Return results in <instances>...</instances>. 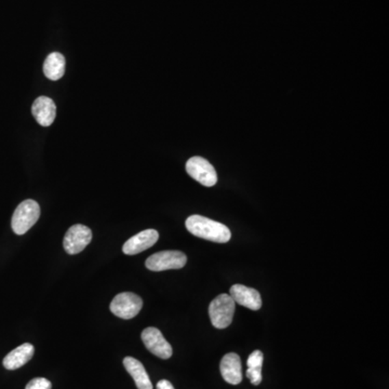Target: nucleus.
Returning a JSON list of instances; mask_svg holds the SVG:
<instances>
[{
    "label": "nucleus",
    "instance_id": "1a4fd4ad",
    "mask_svg": "<svg viewBox=\"0 0 389 389\" xmlns=\"http://www.w3.org/2000/svg\"><path fill=\"white\" fill-rule=\"evenodd\" d=\"M159 234L155 229H146L131 237L123 244V251L127 255H136L151 248L158 241Z\"/></svg>",
    "mask_w": 389,
    "mask_h": 389
},
{
    "label": "nucleus",
    "instance_id": "f8f14e48",
    "mask_svg": "<svg viewBox=\"0 0 389 389\" xmlns=\"http://www.w3.org/2000/svg\"><path fill=\"white\" fill-rule=\"evenodd\" d=\"M220 370L222 377L229 384L238 385L242 381L241 360L237 353H229L225 355L221 361Z\"/></svg>",
    "mask_w": 389,
    "mask_h": 389
},
{
    "label": "nucleus",
    "instance_id": "4468645a",
    "mask_svg": "<svg viewBox=\"0 0 389 389\" xmlns=\"http://www.w3.org/2000/svg\"><path fill=\"white\" fill-rule=\"evenodd\" d=\"M123 366L131 377H134L138 389H153V384H151L149 374L138 359L134 357H126L123 359Z\"/></svg>",
    "mask_w": 389,
    "mask_h": 389
},
{
    "label": "nucleus",
    "instance_id": "0eeeda50",
    "mask_svg": "<svg viewBox=\"0 0 389 389\" xmlns=\"http://www.w3.org/2000/svg\"><path fill=\"white\" fill-rule=\"evenodd\" d=\"M92 240V231L87 226L76 224L69 227L63 240V247L68 254H78L85 250Z\"/></svg>",
    "mask_w": 389,
    "mask_h": 389
},
{
    "label": "nucleus",
    "instance_id": "dca6fc26",
    "mask_svg": "<svg viewBox=\"0 0 389 389\" xmlns=\"http://www.w3.org/2000/svg\"><path fill=\"white\" fill-rule=\"evenodd\" d=\"M264 355L261 351H254L253 353L249 356L247 361V377L251 381L252 384H261L262 379V366H263Z\"/></svg>",
    "mask_w": 389,
    "mask_h": 389
},
{
    "label": "nucleus",
    "instance_id": "f3484780",
    "mask_svg": "<svg viewBox=\"0 0 389 389\" xmlns=\"http://www.w3.org/2000/svg\"><path fill=\"white\" fill-rule=\"evenodd\" d=\"M51 381L45 377H36L32 379L29 384L26 385L25 389H51Z\"/></svg>",
    "mask_w": 389,
    "mask_h": 389
},
{
    "label": "nucleus",
    "instance_id": "39448f33",
    "mask_svg": "<svg viewBox=\"0 0 389 389\" xmlns=\"http://www.w3.org/2000/svg\"><path fill=\"white\" fill-rule=\"evenodd\" d=\"M187 258L181 251H162L146 260V267L153 272L181 269L186 265Z\"/></svg>",
    "mask_w": 389,
    "mask_h": 389
},
{
    "label": "nucleus",
    "instance_id": "423d86ee",
    "mask_svg": "<svg viewBox=\"0 0 389 389\" xmlns=\"http://www.w3.org/2000/svg\"><path fill=\"white\" fill-rule=\"evenodd\" d=\"M186 172L194 181L205 187H212L218 182L214 166L203 157L194 156L186 162Z\"/></svg>",
    "mask_w": 389,
    "mask_h": 389
},
{
    "label": "nucleus",
    "instance_id": "9b49d317",
    "mask_svg": "<svg viewBox=\"0 0 389 389\" xmlns=\"http://www.w3.org/2000/svg\"><path fill=\"white\" fill-rule=\"evenodd\" d=\"M32 113L40 126L50 127L57 116V106L50 97H39L33 103Z\"/></svg>",
    "mask_w": 389,
    "mask_h": 389
},
{
    "label": "nucleus",
    "instance_id": "ddd939ff",
    "mask_svg": "<svg viewBox=\"0 0 389 389\" xmlns=\"http://www.w3.org/2000/svg\"><path fill=\"white\" fill-rule=\"evenodd\" d=\"M34 353H35V349L32 344H22L5 357L3 361V366L7 370L18 369L33 358Z\"/></svg>",
    "mask_w": 389,
    "mask_h": 389
},
{
    "label": "nucleus",
    "instance_id": "f03ea898",
    "mask_svg": "<svg viewBox=\"0 0 389 389\" xmlns=\"http://www.w3.org/2000/svg\"><path fill=\"white\" fill-rule=\"evenodd\" d=\"M40 216V207L35 200H24L13 213L11 226L16 235H24L35 225Z\"/></svg>",
    "mask_w": 389,
    "mask_h": 389
},
{
    "label": "nucleus",
    "instance_id": "a211bd4d",
    "mask_svg": "<svg viewBox=\"0 0 389 389\" xmlns=\"http://www.w3.org/2000/svg\"><path fill=\"white\" fill-rule=\"evenodd\" d=\"M157 389H175L173 385L166 379H162L157 383Z\"/></svg>",
    "mask_w": 389,
    "mask_h": 389
},
{
    "label": "nucleus",
    "instance_id": "f257e3e1",
    "mask_svg": "<svg viewBox=\"0 0 389 389\" xmlns=\"http://www.w3.org/2000/svg\"><path fill=\"white\" fill-rule=\"evenodd\" d=\"M185 225L190 234L205 240L226 243L231 238V233L227 226L201 215H190Z\"/></svg>",
    "mask_w": 389,
    "mask_h": 389
},
{
    "label": "nucleus",
    "instance_id": "9d476101",
    "mask_svg": "<svg viewBox=\"0 0 389 389\" xmlns=\"http://www.w3.org/2000/svg\"><path fill=\"white\" fill-rule=\"evenodd\" d=\"M229 295L234 302L251 310H259L262 308L261 294L258 290L248 288L243 284H234L229 290Z\"/></svg>",
    "mask_w": 389,
    "mask_h": 389
},
{
    "label": "nucleus",
    "instance_id": "6e6552de",
    "mask_svg": "<svg viewBox=\"0 0 389 389\" xmlns=\"http://www.w3.org/2000/svg\"><path fill=\"white\" fill-rule=\"evenodd\" d=\"M142 340L146 349H149L153 355L162 359H169L172 356L171 345L166 342L160 330L154 327L146 328L142 332Z\"/></svg>",
    "mask_w": 389,
    "mask_h": 389
},
{
    "label": "nucleus",
    "instance_id": "20e7f679",
    "mask_svg": "<svg viewBox=\"0 0 389 389\" xmlns=\"http://www.w3.org/2000/svg\"><path fill=\"white\" fill-rule=\"evenodd\" d=\"M143 308V301L132 292H123L114 297L110 303V312L121 319H132Z\"/></svg>",
    "mask_w": 389,
    "mask_h": 389
},
{
    "label": "nucleus",
    "instance_id": "7ed1b4c3",
    "mask_svg": "<svg viewBox=\"0 0 389 389\" xmlns=\"http://www.w3.org/2000/svg\"><path fill=\"white\" fill-rule=\"evenodd\" d=\"M236 303L229 294H220L215 297L209 306L211 323L216 329L229 327L235 314Z\"/></svg>",
    "mask_w": 389,
    "mask_h": 389
},
{
    "label": "nucleus",
    "instance_id": "2eb2a0df",
    "mask_svg": "<svg viewBox=\"0 0 389 389\" xmlns=\"http://www.w3.org/2000/svg\"><path fill=\"white\" fill-rule=\"evenodd\" d=\"M65 58L59 52L49 54L44 63V74L48 79L59 80L64 76Z\"/></svg>",
    "mask_w": 389,
    "mask_h": 389
}]
</instances>
